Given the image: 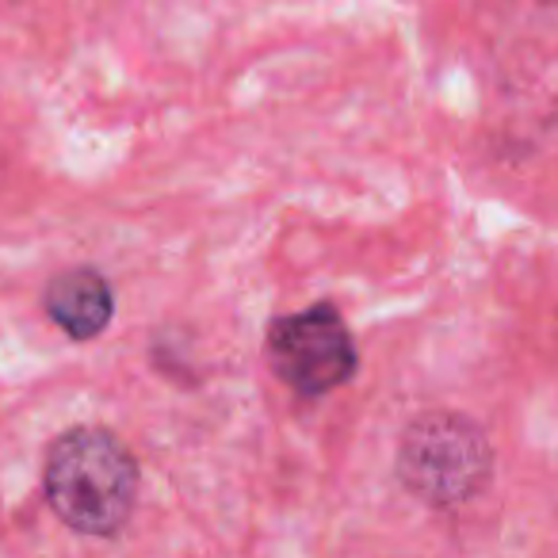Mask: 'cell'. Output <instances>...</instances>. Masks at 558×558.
Returning a JSON list of instances; mask_svg holds the SVG:
<instances>
[{
	"label": "cell",
	"instance_id": "1",
	"mask_svg": "<svg viewBox=\"0 0 558 558\" xmlns=\"http://www.w3.org/2000/svg\"><path fill=\"white\" fill-rule=\"evenodd\" d=\"M47 497L77 532L116 535L138 497V463L108 428H73L50 448Z\"/></svg>",
	"mask_w": 558,
	"mask_h": 558
},
{
	"label": "cell",
	"instance_id": "2",
	"mask_svg": "<svg viewBox=\"0 0 558 558\" xmlns=\"http://www.w3.org/2000/svg\"><path fill=\"white\" fill-rule=\"evenodd\" d=\"M489 444L471 421L433 413L417 421L402 444V478L433 505L471 501L489 482Z\"/></svg>",
	"mask_w": 558,
	"mask_h": 558
},
{
	"label": "cell",
	"instance_id": "3",
	"mask_svg": "<svg viewBox=\"0 0 558 558\" xmlns=\"http://www.w3.org/2000/svg\"><path fill=\"white\" fill-rule=\"evenodd\" d=\"M268 360L291 390L318 398L349 383L356 372V344L333 306H314L268 329Z\"/></svg>",
	"mask_w": 558,
	"mask_h": 558
},
{
	"label": "cell",
	"instance_id": "4",
	"mask_svg": "<svg viewBox=\"0 0 558 558\" xmlns=\"http://www.w3.org/2000/svg\"><path fill=\"white\" fill-rule=\"evenodd\" d=\"M47 311L70 337L93 341V337H100L104 329H108L116 303H111V288L100 271L77 268V271H65V276H58L54 283H50Z\"/></svg>",
	"mask_w": 558,
	"mask_h": 558
}]
</instances>
